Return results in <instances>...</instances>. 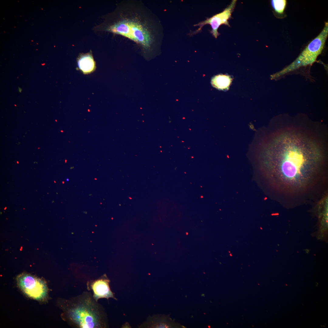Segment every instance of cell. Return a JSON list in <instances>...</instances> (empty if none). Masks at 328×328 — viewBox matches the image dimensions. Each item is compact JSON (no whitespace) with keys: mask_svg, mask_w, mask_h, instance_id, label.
I'll use <instances>...</instances> for the list:
<instances>
[{"mask_svg":"<svg viewBox=\"0 0 328 328\" xmlns=\"http://www.w3.org/2000/svg\"><path fill=\"white\" fill-rule=\"evenodd\" d=\"M270 160L272 175L282 188H304L312 181L323 157L317 146L301 135H280L275 141Z\"/></svg>","mask_w":328,"mask_h":328,"instance_id":"cell-1","label":"cell"},{"mask_svg":"<svg viewBox=\"0 0 328 328\" xmlns=\"http://www.w3.org/2000/svg\"><path fill=\"white\" fill-rule=\"evenodd\" d=\"M328 36V23H325L321 32L312 40L299 56L291 63L275 74L274 78H278L301 67L312 65L321 53Z\"/></svg>","mask_w":328,"mask_h":328,"instance_id":"cell-4","label":"cell"},{"mask_svg":"<svg viewBox=\"0 0 328 328\" xmlns=\"http://www.w3.org/2000/svg\"><path fill=\"white\" fill-rule=\"evenodd\" d=\"M59 305L63 311L62 319L72 327L104 328L107 326L104 309L90 292H84L69 299H61Z\"/></svg>","mask_w":328,"mask_h":328,"instance_id":"cell-3","label":"cell"},{"mask_svg":"<svg viewBox=\"0 0 328 328\" xmlns=\"http://www.w3.org/2000/svg\"><path fill=\"white\" fill-rule=\"evenodd\" d=\"M271 2L272 7L276 12L283 13L286 6V0H272Z\"/></svg>","mask_w":328,"mask_h":328,"instance_id":"cell-10","label":"cell"},{"mask_svg":"<svg viewBox=\"0 0 328 328\" xmlns=\"http://www.w3.org/2000/svg\"><path fill=\"white\" fill-rule=\"evenodd\" d=\"M125 6L121 19L107 30L128 38L140 46L145 56L151 54L155 43L152 13L141 2L125 1Z\"/></svg>","mask_w":328,"mask_h":328,"instance_id":"cell-2","label":"cell"},{"mask_svg":"<svg viewBox=\"0 0 328 328\" xmlns=\"http://www.w3.org/2000/svg\"><path fill=\"white\" fill-rule=\"evenodd\" d=\"M236 2V0H232L231 4L222 12L195 25L194 26H199L200 27L193 33L194 34L198 33L204 25L209 24L211 25L212 28L210 33L215 38H217L219 35L217 29L221 25L225 24L230 26L228 21L231 17V14L234 9Z\"/></svg>","mask_w":328,"mask_h":328,"instance_id":"cell-6","label":"cell"},{"mask_svg":"<svg viewBox=\"0 0 328 328\" xmlns=\"http://www.w3.org/2000/svg\"><path fill=\"white\" fill-rule=\"evenodd\" d=\"M77 62L79 69L85 74L93 72L96 68L95 62L90 53L80 55Z\"/></svg>","mask_w":328,"mask_h":328,"instance_id":"cell-8","label":"cell"},{"mask_svg":"<svg viewBox=\"0 0 328 328\" xmlns=\"http://www.w3.org/2000/svg\"><path fill=\"white\" fill-rule=\"evenodd\" d=\"M110 280L104 275L96 279L88 281L87 283V289L92 291L93 297L97 301L101 298H113L116 299L110 289Z\"/></svg>","mask_w":328,"mask_h":328,"instance_id":"cell-7","label":"cell"},{"mask_svg":"<svg viewBox=\"0 0 328 328\" xmlns=\"http://www.w3.org/2000/svg\"><path fill=\"white\" fill-rule=\"evenodd\" d=\"M230 82L229 77L223 75H219L214 77L211 81L212 85L220 89H226L229 87Z\"/></svg>","mask_w":328,"mask_h":328,"instance_id":"cell-9","label":"cell"},{"mask_svg":"<svg viewBox=\"0 0 328 328\" xmlns=\"http://www.w3.org/2000/svg\"><path fill=\"white\" fill-rule=\"evenodd\" d=\"M22 89L21 88L19 87H18V91L19 92L21 93L22 92Z\"/></svg>","mask_w":328,"mask_h":328,"instance_id":"cell-11","label":"cell"},{"mask_svg":"<svg viewBox=\"0 0 328 328\" xmlns=\"http://www.w3.org/2000/svg\"><path fill=\"white\" fill-rule=\"evenodd\" d=\"M66 180H67V181H69V179H66Z\"/></svg>","mask_w":328,"mask_h":328,"instance_id":"cell-12","label":"cell"},{"mask_svg":"<svg viewBox=\"0 0 328 328\" xmlns=\"http://www.w3.org/2000/svg\"><path fill=\"white\" fill-rule=\"evenodd\" d=\"M19 287L26 295L34 299L42 300L47 296L48 289L42 279L26 273H22L16 278Z\"/></svg>","mask_w":328,"mask_h":328,"instance_id":"cell-5","label":"cell"}]
</instances>
